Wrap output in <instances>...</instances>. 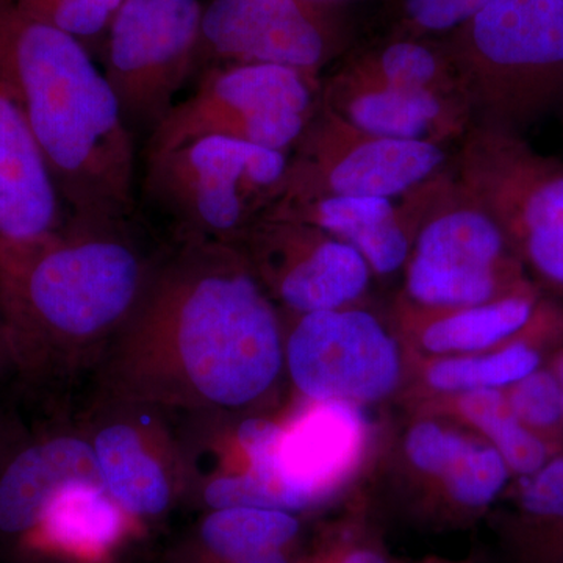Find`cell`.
<instances>
[{
	"label": "cell",
	"mask_w": 563,
	"mask_h": 563,
	"mask_svg": "<svg viewBox=\"0 0 563 563\" xmlns=\"http://www.w3.org/2000/svg\"><path fill=\"white\" fill-rule=\"evenodd\" d=\"M284 376V320L239 247L176 243L91 383L172 413L263 412Z\"/></svg>",
	"instance_id": "1"
},
{
	"label": "cell",
	"mask_w": 563,
	"mask_h": 563,
	"mask_svg": "<svg viewBox=\"0 0 563 563\" xmlns=\"http://www.w3.org/2000/svg\"><path fill=\"white\" fill-rule=\"evenodd\" d=\"M165 251L144 244L133 220L68 217L38 239H0V317L16 379L54 396L91 380Z\"/></svg>",
	"instance_id": "2"
},
{
	"label": "cell",
	"mask_w": 563,
	"mask_h": 563,
	"mask_svg": "<svg viewBox=\"0 0 563 563\" xmlns=\"http://www.w3.org/2000/svg\"><path fill=\"white\" fill-rule=\"evenodd\" d=\"M0 63L68 217L132 221L135 139L80 41L25 11L3 14Z\"/></svg>",
	"instance_id": "3"
},
{
	"label": "cell",
	"mask_w": 563,
	"mask_h": 563,
	"mask_svg": "<svg viewBox=\"0 0 563 563\" xmlns=\"http://www.w3.org/2000/svg\"><path fill=\"white\" fill-rule=\"evenodd\" d=\"M290 158L246 141L203 136L146 155L144 201L176 243L239 246L279 201Z\"/></svg>",
	"instance_id": "4"
},
{
	"label": "cell",
	"mask_w": 563,
	"mask_h": 563,
	"mask_svg": "<svg viewBox=\"0 0 563 563\" xmlns=\"http://www.w3.org/2000/svg\"><path fill=\"white\" fill-rule=\"evenodd\" d=\"M440 43L479 76L504 131L563 102V0H493Z\"/></svg>",
	"instance_id": "5"
},
{
	"label": "cell",
	"mask_w": 563,
	"mask_h": 563,
	"mask_svg": "<svg viewBox=\"0 0 563 563\" xmlns=\"http://www.w3.org/2000/svg\"><path fill=\"white\" fill-rule=\"evenodd\" d=\"M314 114V79L299 70L274 65L217 66L207 69L196 90L176 102L152 131L146 155L203 136L246 141L288 154Z\"/></svg>",
	"instance_id": "6"
},
{
	"label": "cell",
	"mask_w": 563,
	"mask_h": 563,
	"mask_svg": "<svg viewBox=\"0 0 563 563\" xmlns=\"http://www.w3.org/2000/svg\"><path fill=\"white\" fill-rule=\"evenodd\" d=\"M468 180L529 279L563 303V163L495 129L470 147Z\"/></svg>",
	"instance_id": "7"
},
{
	"label": "cell",
	"mask_w": 563,
	"mask_h": 563,
	"mask_svg": "<svg viewBox=\"0 0 563 563\" xmlns=\"http://www.w3.org/2000/svg\"><path fill=\"white\" fill-rule=\"evenodd\" d=\"M290 320L288 328L284 322L285 376L298 398L365 409L406 388V347L373 313L343 307Z\"/></svg>",
	"instance_id": "8"
},
{
	"label": "cell",
	"mask_w": 563,
	"mask_h": 563,
	"mask_svg": "<svg viewBox=\"0 0 563 563\" xmlns=\"http://www.w3.org/2000/svg\"><path fill=\"white\" fill-rule=\"evenodd\" d=\"M103 487L144 526L187 503V474L174 413L95 390L79 418Z\"/></svg>",
	"instance_id": "9"
},
{
	"label": "cell",
	"mask_w": 563,
	"mask_h": 563,
	"mask_svg": "<svg viewBox=\"0 0 563 563\" xmlns=\"http://www.w3.org/2000/svg\"><path fill=\"white\" fill-rule=\"evenodd\" d=\"M199 0H122L103 70L132 132L150 135L176 106L201 38Z\"/></svg>",
	"instance_id": "10"
},
{
	"label": "cell",
	"mask_w": 563,
	"mask_h": 563,
	"mask_svg": "<svg viewBox=\"0 0 563 563\" xmlns=\"http://www.w3.org/2000/svg\"><path fill=\"white\" fill-rule=\"evenodd\" d=\"M406 263L404 302L418 309L477 306L537 287L481 207L433 218L418 233Z\"/></svg>",
	"instance_id": "11"
},
{
	"label": "cell",
	"mask_w": 563,
	"mask_h": 563,
	"mask_svg": "<svg viewBox=\"0 0 563 563\" xmlns=\"http://www.w3.org/2000/svg\"><path fill=\"white\" fill-rule=\"evenodd\" d=\"M350 7L317 0H213L202 13L201 40L220 60L217 66H284L314 79L354 40Z\"/></svg>",
	"instance_id": "12"
},
{
	"label": "cell",
	"mask_w": 563,
	"mask_h": 563,
	"mask_svg": "<svg viewBox=\"0 0 563 563\" xmlns=\"http://www.w3.org/2000/svg\"><path fill=\"white\" fill-rule=\"evenodd\" d=\"M279 201L322 196L401 195L431 176L444 161L429 140L373 136L346 124L325 107L296 144Z\"/></svg>",
	"instance_id": "13"
},
{
	"label": "cell",
	"mask_w": 563,
	"mask_h": 563,
	"mask_svg": "<svg viewBox=\"0 0 563 563\" xmlns=\"http://www.w3.org/2000/svg\"><path fill=\"white\" fill-rule=\"evenodd\" d=\"M374 439L365 409L296 399L279 415L273 448L280 510L301 515L339 501L363 473Z\"/></svg>",
	"instance_id": "14"
},
{
	"label": "cell",
	"mask_w": 563,
	"mask_h": 563,
	"mask_svg": "<svg viewBox=\"0 0 563 563\" xmlns=\"http://www.w3.org/2000/svg\"><path fill=\"white\" fill-rule=\"evenodd\" d=\"M235 247L288 314L351 307L372 277L368 263L351 244L290 218L263 217Z\"/></svg>",
	"instance_id": "15"
},
{
	"label": "cell",
	"mask_w": 563,
	"mask_h": 563,
	"mask_svg": "<svg viewBox=\"0 0 563 563\" xmlns=\"http://www.w3.org/2000/svg\"><path fill=\"white\" fill-rule=\"evenodd\" d=\"M187 503L199 509H279L273 448L279 415L265 412L174 413Z\"/></svg>",
	"instance_id": "16"
},
{
	"label": "cell",
	"mask_w": 563,
	"mask_h": 563,
	"mask_svg": "<svg viewBox=\"0 0 563 563\" xmlns=\"http://www.w3.org/2000/svg\"><path fill=\"white\" fill-rule=\"evenodd\" d=\"M76 481L102 483L79 420L27 426L0 465V542L18 547L47 503Z\"/></svg>",
	"instance_id": "17"
},
{
	"label": "cell",
	"mask_w": 563,
	"mask_h": 563,
	"mask_svg": "<svg viewBox=\"0 0 563 563\" xmlns=\"http://www.w3.org/2000/svg\"><path fill=\"white\" fill-rule=\"evenodd\" d=\"M146 529L111 498L101 481H76L47 503L16 548L52 563H117Z\"/></svg>",
	"instance_id": "18"
},
{
	"label": "cell",
	"mask_w": 563,
	"mask_h": 563,
	"mask_svg": "<svg viewBox=\"0 0 563 563\" xmlns=\"http://www.w3.org/2000/svg\"><path fill=\"white\" fill-rule=\"evenodd\" d=\"M563 342V303L544 296L529 328L492 351L409 358L407 401L474 390H504L544 365Z\"/></svg>",
	"instance_id": "19"
},
{
	"label": "cell",
	"mask_w": 563,
	"mask_h": 563,
	"mask_svg": "<svg viewBox=\"0 0 563 563\" xmlns=\"http://www.w3.org/2000/svg\"><path fill=\"white\" fill-rule=\"evenodd\" d=\"M0 63V239H38L68 214Z\"/></svg>",
	"instance_id": "20"
},
{
	"label": "cell",
	"mask_w": 563,
	"mask_h": 563,
	"mask_svg": "<svg viewBox=\"0 0 563 563\" xmlns=\"http://www.w3.org/2000/svg\"><path fill=\"white\" fill-rule=\"evenodd\" d=\"M543 299V292L532 287L495 301L455 309H418L401 302L396 313V335L413 357L492 351L525 332Z\"/></svg>",
	"instance_id": "21"
},
{
	"label": "cell",
	"mask_w": 563,
	"mask_h": 563,
	"mask_svg": "<svg viewBox=\"0 0 563 563\" xmlns=\"http://www.w3.org/2000/svg\"><path fill=\"white\" fill-rule=\"evenodd\" d=\"M265 217L290 218L317 225L351 244L368 263L372 273L393 274L409 258V233L387 198L322 196L277 201Z\"/></svg>",
	"instance_id": "22"
},
{
	"label": "cell",
	"mask_w": 563,
	"mask_h": 563,
	"mask_svg": "<svg viewBox=\"0 0 563 563\" xmlns=\"http://www.w3.org/2000/svg\"><path fill=\"white\" fill-rule=\"evenodd\" d=\"M333 81L328 109L352 128L373 136L426 140L443 113V103L432 88L406 87L374 73L355 54Z\"/></svg>",
	"instance_id": "23"
},
{
	"label": "cell",
	"mask_w": 563,
	"mask_h": 563,
	"mask_svg": "<svg viewBox=\"0 0 563 563\" xmlns=\"http://www.w3.org/2000/svg\"><path fill=\"white\" fill-rule=\"evenodd\" d=\"M509 488L499 521L507 561L563 563V451Z\"/></svg>",
	"instance_id": "24"
},
{
	"label": "cell",
	"mask_w": 563,
	"mask_h": 563,
	"mask_svg": "<svg viewBox=\"0 0 563 563\" xmlns=\"http://www.w3.org/2000/svg\"><path fill=\"white\" fill-rule=\"evenodd\" d=\"M301 515L263 507L209 510L173 563H233L265 551L301 547Z\"/></svg>",
	"instance_id": "25"
},
{
	"label": "cell",
	"mask_w": 563,
	"mask_h": 563,
	"mask_svg": "<svg viewBox=\"0 0 563 563\" xmlns=\"http://www.w3.org/2000/svg\"><path fill=\"white\" fill-rule=\"evenodd\" d=\"M412 404L415 413L454 422L490 444L506 462L512 479L536 473L555 455L517 420L504 390L454 393Z\"/></svg>",
	"instance_id": "26"
},
{
	"label": "cell",
	"mask_w": 563,
	"mask_h": 563,
	"mask_svg": "<svg viewBox=\"0 0 563 563\" xmlns=\"http://www.w3.org/2000/svg\"><path fill=\"white\" fill-rule=\"evenodd\" d=\"M517 420L555 454L563 451L561 387L548 362L523 379L504 388Z\"/></svg>",
	"instance_id": "27"
},
{
	"label": "cell",
	"mask_w": 563,
	"mask_h": 563,
	"mask_svg": "<svg viewBox=\"0 0 563 563\" xmlns=\"http://www.w3.org/2000/svg\"><path fill=\"white\" fill-rule=\"evenodd\" d=\"M350 514L302 554L303 563H395L365 510L361 507Z\"/></svg>",
	"instance_id": "28"
},
{
	"label": "cell",
	"mask_w": 563,
	"mask_h": 563,
	"mask_svg": "<svg viewBox=\"0 0 563 563\" xmlns=\"http://www.w3.org/2000/svg\"><path fill=\"white\" fill-rule=\"evenodd\" d=\"M396 13L391 35L429 38L450 35L493 0H387Z\"/></svg>",
	"instance_id": "29"
},
{
	"label": "cell",
	"mask_w": 563,
	"mask_h": 563,
	"mask_svg": "<svg viewBox=\"0 0 563 563\" xmlns=\"http://www.w3.org/2000/svg\"><path fill=\"white\" fill-rule=\"evenodd\" d=\"M27 426L21 413L0 396V465L14 443L21 439Z\"/></svg>",
	"instance_id": "30"
},
{
	"label": "cell",
	"mask_w": 563,
	"mask_h": 563,
	"mask_svg": "<svg viewBox=\"0 0 563 563\" xmlns=\"http://www.w3.org/2000/svg\"><path fill=\"white\" fill-rule=\"evenodd\" d=\"M16 379V363H14L13 351L7 333L5 324L0 317V385Z\"/></svg>",
	"instance_id": "31"
},
{
	"label": "cell",
	"mask_w": 563,
	"mask_h": 563,
	"mask_svg": "<svg viewBox=\"0 0 563 563\" xmlns=\"http://www.w3.org/2000/svg\"><path fill=\"white\" fill-rule=\"evenodd\" d=\"M301 555V547L284 548V550H272L250 555V558L233 563H299Z\"/></svg>",
	"instance_id": "32"
},
{
	"label": "cell",
	"mask_w": 563,
	"mask_h": 563,
	"mask_svg": "<svg viewBox=\"0 0 563 563\" xmlns=\"http://www.w3.org/2000/svg\"><path fill=\"white\" fill-rule=\"evenodd\" d=\"M548 365L551 366L558 379L559 387H561L562 402H563V342L555 347L553 354L548 358Z\"/></svg>",
	"instance_id": "33"
},
{
	"label": "cell",
	"mask_w": 563,
	"mask_h": 563,
	"mask_svg": "<svg viewBox=\"0 0 563 563\" xmlns=\"http://www.w3.org/2000/svg\"><path fill=\"white\" fill-rule=\"evenodd\" d=\"M418 563H472L466 561H446V559H426V561H421Z\"/></svg>",
	"instance_id": "34"
},
{
	"label": "cell",
	"mask_w": 563,
	"mask_h": 563,
	"mask_svg": "<svg viewBox=\"0 0 563 563\" xmlns=\"http://www.w3.org/2000/svg\"><path fill=\"white\" fill-rule=\"evenodd\" d=\"M317 2L342 3V5H351V3L357 2V0H317Z\"/></svg>",
	"instance_id": "35"
}]
</instances>
